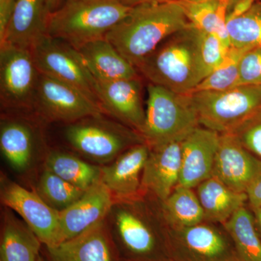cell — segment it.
Returning a JSON list of instances; mask_svg holds the SVG:
<instances>
[{
  "mask_svg": "<svg viewBox=\"0 0 261 261\" xmlns=\"http://www.w3.org/2000/svg\"><path fill=\"white\" fill-rule=\"evenodd\" d=\"M163 214L171 228L189 227L205 221L195 189L178 185L162 202Z\"/></svg>",
  "mask_w": 261,
  "mask_h": 261,
  "instance_id": "obj_28",
  "label": "cell"
},
{
  "mask_svg": "<svg viewBox=\"0 0 261 261\" xmlns=\"http://www.w3.org/2000/svg\"><path fill=\"white\" fill-rule=\"evenodd\" d=\"M47 261H120L106 220L63 243L44 246Z\"/></svg>",
  "mask_w": 261,
  "mask_h": 261,
  "instance_id": "obj_17",
  "label": "cell"
},
{
  "mask_svg": "<svg viewBox=\"0 0 261 261\" xmlns=\"http://www.w3.org/2000/svg\"><path fill=\"white\" fill-rule=\"evenodd\" d=\"M0 149L10 167L18 173L27 172L35 159V137L32 127L20 119L2 121Z\"/></svg>",
  "mask_w": 261,
  "mask_h": 261,
  "instance_id": "obj_23",
  "label": "cell"
},
{
  "mask_svg": "<svg viewBox=\"0 0 261 261\" xmlns=\"http://www.w3.org/2000/svg\"><path fill=\"white\" fill-rule=\"evenodd\" d=\"M140 77L99 82L95 80L98 101L106 115L141 135L145 121Z\"/></svg>",
  "mask_w": 261,
  "mask_h": 261,
  "instance_id": "obj_14",
  "label": "cell"
},
{
  "mask_svg": "<svg viewBox=\"0 0 261 261\" xmlns=\"http://www.w3.org/2000/svg\"><path fill=\"white\" fill-rule=\"evenodd\" d=\"M64 136L75 153L100 166L112 162L130 147L145 142L140 133L116 120L108 119L105 114L66 124Z\"/></svg>",
  "mask_w": 261,
  "mask_h": 261,
  "instance_id": "obj_5",
  "label": "cell"
},
{
  "mask_svg": "<svg viewBox=\"0 0 261 261\" xmlns=\"http://www.w3.org/2000/svg\"><path fill=\"white\" fill-rule=\"evenodd\" d=\"M85 191L45 168L39 176L35 189L37 195L58 212L73 205Z\"/></svg>",
  "mask_w": 261,
  "mask_h": 261,
  "instance_id": "obj_29",
  "label": "cell"
},
{
  "mask_svg": "<svg viewBox=\"0 0 261 261\" xmlns=\"http://www.w3.org/2000/svg\"><path fill=\"white\" fill-rule=\"evenodd\" d=\"M250 153L261 161V111L230 132Z\"/></svg>",
  "mask_w": 261,
  "mask_h": 261,
  "instance_id": "obj_33",
  "label": "cell"
},
{
  "mask_svg": "<svg viewBox=\"0 0 261 261\" xmlns=\"http://www.w3.org/2000/svg\"><path fill=\"white\" fill-rule=\"evenodd\" d=\"M180 2H185V3H198V2L206 1V0H178Z\"/></svg>",
  "mask_w": 261,
  "mask_h": 261,
  "instance_id": "obj_41",
  "label": "cell"
},
{
  "mask_svg": "<svg viewBox=\"0 0 261 261\" xmlns=\"http://www.w3.org/2000/svg\"><path fill=\"white\" fill-rule=\"evenodd\" d=\"M231 47L248 49L261 47V0L246 13L226 21Z\"/></svg>",
  "mask_w": 261,
  "mask_h": 261,
  "instance_id": "obj_30",
  "label": "cell"
},
{
  "mask_svg": "<svg viewBox=\"0 0 261 261\" xmlns=\"http://www.w3.org/2000/svg\"><path fill=\"white\" fill-rule=\"evenodd\" d=\"M0 261H38L43 243L13 211L4 207L2 216Z\"/></svg>",
  "mask_w": 261,
  "mask_h": 261,
  "instance_id": "obj_22",
  "label": "cell"
},
{
  "mask_svg": "<svg viewBox=\"0 0 261 261\" xmlns=\"http://www.w3.org/2000/svg\"><path fill=\"white\" fill-rule=\"evenodd\" d=\"M34 110L44 121L65 124L106 114L102 107L80 89L39 73Z\"/></svg>",
  "mask_w": 261,
  "mask_h": 261,
  "instance_id": "obj_10",
  "label": "cell"
},
{
  "mask_svg": "<svg viewBox=\"0 0 261 261\" xmlns=\"http://www.w3.org/2000/svg\"><path fill=\"white\" fill-rule=\"evenodd\" d=\"M172 261H239L232 241L221 224L203 221L189 227L169 226Z\"/></svg>",
  "mask_w": 261,
  "mask_h": 261,
  "instance_id": "obj_8",
  "label": "cell"
},
{
  "mask_svg": "<svg viewBox=\"0 0 261 261\" xmlns=\"http://www.w3.org/2000/svg\"><path fill=\"white\" fill-rule=\"evenodd\" d=\"M38 261H44V260L42 258V257L41 256L40 258H39V260Z\"/></svg>",
  "mask_w": 261,
  "mask_h": 261,
  "instance_id": "obj_42",
  "label": "cell"
},
{
  "mask_svg": "<svg viewBox=\"0 0 261 261\" xmlns=\"http://www.w3.org/2000/svg\"><path fill=\"white\" fill-rule=\"evenodd\" d=\"M182 141H174L150 152L142 177V191L164 201L179 183Z\"/></svg>",
  "mask_w": 261,
  "mask_h": 261,
  "instance_id": "obj_18",
  "label": "cell"
},
{
  "mask_svg": "<svg viewBox=\"0 0 261 261\" xmlns=\"http://www.w3.org/2000/svg\"><path fill=\"white\" fill-rule=\"evenodd\" d=\"M261 169V161L243 147L231 134L220 135L212 176L234 191L246 193Z\"/></svg>",
  "mask_w": 261,
  "mask_h": 261,
  "instance_id": "obj_15",
  "label": "cell"
},
{
  "mask_svg": "<svg viewBox=\"0 0 261 261\" xmlns=\"http://www.w3.org/2000/svg\"><path fill=\"white\" fill-rule=\"evenodd\" d=\"M220 135L199 126L181 142V186L195 189L212 176Z\"/></svg>",
  "mask_w": 261,
  "mask_h": 261,
  "instance_id": "obj_16",
  "label": "cell"
},
{
  "mask_svg": "<svg viewBox=\"0 0 261 261\" xmlns=\"http://www.w3.org/2000/svg\"><path fill=\"white\" fill-rule=\"evenodd\" d=\"M250 210L253 214L255 227L261 240V208H250Z\"/></svg>",
  "mask_w": 261,
  "mask_h": 261,
  "instance_id": "obj_38",
  "label": "cell"
},
{
  "mask_svg": "<svg viewBox=\"0 0 261 261\" xmlns=\"http://www.w3.org/2000/svg\"><path fill=\"white\" fill-rule=\"evenodd\" d=\"M201 126L219 135L230 133L261 111V87L240 85L221 92L190 94Z\"/></svg>",
  "mask_w": 261,
  "mask_h": 261,
  "instance_id": "obj_7",
  "label": "cell"
},
{
  "mask_svg": "<svg viewBox=\"0 0 261 261\" xmlns=\"http://www.w3.org/2000/svg\"><path fill=\"white\" fill-rule=\"evenodd\" d=\"M150 147L142 143L127 149L116 159L101 166L102 183L115 199L128 198L142 192V177Z\"/></svg>",
  "mask_w": 261,
  "mask_h": 261,
  "instance_id": "obj_19",
  "label": "cell"
},
{
  "mask_svg": "<svg viewBox=\"0 0 261 261\" xmlns=\"http://www.w3.org/2000/svg\"><path fill=\"white\" fill-rule=\"evenodd\" d=\"M48 13H51L58 9L65 3V0H44Z\"/></svg>",
  "mask_w": 261,
  "mask_h": 261,
  "instance_id": "obj_39",
  "label": "cell"
},
{
  "mask_svg": "<svg viewBox=\"0 0 261 261\" xmlns=\"http://www.w3.org/2000/svg\"><path fill=\"white\" fill-rule=\"evenodd\" d=\"M39 72L29 49L0 46L2 105L16 111L34 108Z\"/></svg>",
  "mask_w": 261,
  "mask_h": 261,
  "instance_id": "obj_11",
  "label": "cell"
},
{
  "mask_svg": "<svg viewBox=\"0 0 261 261\" xmlns=\"http://www.w3.org/2000/svg\"><path fill=\"white\" fill-rule=\"evenodd\" d=\"M44 162V168L84 190L101 178V166L86 161L78 154L51 150L46 154Z\"/></svg>",
  "mask_w": 261,
  "mask_h": 261,
  "instance_id": "obj_25",
  "label": "cell"
},
{
  "mask_svg": "<svg viewBox=\"0 0 261 261\" xmlns=\"http://www.w3.org/2000/svg\"><path fill=\"white\" fill-rule=\"evenodd\" d=\"M240 85L261 87V47L247 49L239 62Z\"/></svg>",
  "mask_w": 261,
  "mask_h": 261,
  "instance_id": "obj_34",
  "label": "cell"
},
{
  "mask_svg": "<svg viewBox=\"0 0 261 261\" xmlns=\"http://www.w3.org/2000/svg\"><path fill=\"white\" fill-rule=\"evenodd\" d=\"M114 201L101 180L89 187L73 205L59 212L56 244L74 238L106 220Z\"/></svg>",
  "mask_w": 261,
  "mask_h": 261,
  "instance_id": "obj_13",
  "label": "cell"
},
{
  "mask_svg": "<svg viewBox=\"0 0 261 261\" xmlns=\"http://www.w3.org/2000/svg\"><path fill=\"white\" fill-rule=\"evenodd\" d=\"M120 261H127V260H122V259H120Z\"/></svg>",
  "mask_w": 261,
  "mask_h": 261,
  "instance_id": "obj_43",
  "label": "cell"
},
{
  "mask_svg": "<svg viewBox=\"0 0 261 261\" xmlns=\"http://www.w3.org/2000/svg\"><path fill=\"white\" fill-rule=\"evenodd\" d=\"M145 121L141 135L151 149L182 141L199 126L190 94H180L161 86L147 85Z\"/></svg>",
  "mask_w": 261,
  "mask_h": 261,
  "instance_id": "obj_6",
  "label": "cell"
},
{
  "mask_svg": "<svg viewBox=\"0 0 261 261\" xmlns=\"http://www.w3.org/2000/svg\"><path fill=\"white\" fill-rule=\"evenodd\" d=\"M228 50L214 34L200 32V59L205 78L224 63Z\"/></svg>",
  "mask_w": 261,
  "mask_h": 261,
  "instance_id": "obj_32",
  "label": "cell"
},
{
  "mask_svg": "<svg viewBox=\"0 0 261 261\" xmlns=\"http://www.w3.org/2000/svg\"><path fill=\"white\" fill-rule=\"evenodd\" d=\"M30 51L39 73L73 86L99 105L95 80L76 49L45 35L34 44Z\"/></svg>",
  "mask_w": 261,
  "mask_h": 261,
  "instance_id": "obj_9",
  "label": "cell"
},
{
  "mask_svg": "<svg viewBox=\"0 0 261 261\" xmlns=\"http://www.w3.org/2000/svg\"><path fill=\"white\" fill-rule=\"evenodd\" d=\"M190 25L178 0L145 3L132 7L106 39L137 68L165 39Z\"/></svg>",
  "mask_w": 261,
  "mask_h": 261,
  "instance_id": "obj_2",
  "label": "cell"
},
{
  "mask_svg": "<svg viewBox=\"0 0 261 261\" xmlns=\"http://www.w3.org/2000/svg\"><path fill=\"white\" fill-rule=\"evenodd\" d=\"M222 226L232 241L239 261H261V240L250 208L243 206Z\"/></svg>",
  "mask_w": 261,
  "mask_h": 261,
  "instance_id": "obj_27",
  "label": "cell"
},
{
  "mask_svg": "<svg viewBox=\"0 0 261 261\" xmlns=\"http://www.w3.org/2000/svg\"><path fill=\"white\" fill-rule=\"evenodd\" d=\"M240 1H243V0H228L227 13L228 11H229L231 9V8H233V6H234L235 5L237 4V3H238Z\"/></svg>",
  "mask_w": 261,
  "mask_h": 261,
  "instance_id": "obj_40",
  "label": "cell"
},
{
  "mask_svg": "<svg viewBox=\"0 0 261 261\" xmlns=\"http://www.w3.org/2000/svg\"><path fill=\"white\" fill-rule=\"evenodd\" d=\"M246 195L250 208H261V169L247 188Z\"/></svg>",
  "mask_w": 261,
  "mask_h": 261,
  "instance_id": "obj_35",
  "label": "cell"
},
{
  "mask_svg": "<svg viewBox=\"0 0 261 261\" xmlns=\"http://www.w3.org/2000/svg\"><path fill=\"white\" fill-rule=\"evenodd\" d=\"M198 29L190 23L174 33L137 67L149 83L180 94H190L205 79Z\"/></svg>",
  "mask_w": 261,
  "mask_h": 261,
  "instance_id": "obj_3",
  "label": "cell"
},
{
  "mask_svg": "<svg viewBox=\"0 0 261 261\" xmlns=\"http://www.w3.org/2000/svg\"><path fill=\"white\" fill-rule=\"evenodd\" d=\"M180 3L193 27L200 32L214 34L226 49L231 47L226 27L228 0Z\"/></svg>",
  "mask_w": 261,
  "mask_h": 261,
  "instance_id": "obj_26",
  "label": "cell"
},
{
  "mask_svg": "<svg viewBox=\"0 0 261 261\" xmlns=\"http://www.w3.org/2000/svg\"><path fill=\"white\" fill-rule=\"evenodd\" d=\"M0 199L4 207L18 214L42 241L44 246L56 245L59 228V212L37 195L10 179L0 178Z\"/></svg>",
  "mask_w": 261,
  "mask_h": 261,
  "instance_id": "obj_12",
  "label": "cell"
},
{
  "mask_svg": "<svg viewBox=\"0 0 261 261\" xmlns=\"http://www.w3.org/2000/svg\"><path fill=\"white\" fill-rule=\"evenodd\" d=\"M247 50V49L230 47L224 63L214 70L211 74L205 77L191 93L204 91L221 92L240 86L239 62L243 53Z\"/></svg>",
  "mask_w": 261,
  "mask_h": 261,
  "instance_id": "obj_31",
  "label": "cell"
},
{
  "mask_svg": "<svg viewBox=\"0 0 261 261\" xmlns=\"http://www.w3.org/2000/svg\"><path fill=\"white\" fill-rule=\"evenodd\" d=\"M122 4L126 5V6L132 7L137 6V5L145 4V3H160V2L175 1V0H118Z\"/></svg>",
  "mask_w": 261,
  "mask_h": 261,
  "instance_id": "obj_37",
  "label": "cell"
},
{
  "mask_svg": "<svg viewBox=\"0 0 261 261\" xmlns=\"http://www.w3.org/2000/svg\"><path fill=\"white\" fill-rule=\"evenodd\" d=\"M132 8L118 0H65L48 15L47 35L78 49L106 38Z\"/></svg>",
  "mask_w": 261,
  "mask_h": 261,
  "instance_id": "obj_4",
  "label": "cell"
},
{
  "mask_svg": "<svg viewBox=\"0 0 261 261\" xmlns=\"http://www.w3.org/2000/svg\"><path fill=\"white\" fill-rule=\"evenodd\" d=\"M120 258L127 261H172L162 201L147 192L115 199L106 219Z\"/></svg>",
  "mask_w": 261,
  "mask_h": 261,
  "instance_id": "obj_1",
  "label": "cell"
},
{
  "mask_svg": "<svg viewBox=\"0 0 261 261\" xmlns=\"http://www.w3.org/2000/svg\"><path fill=\"white\" fill-rule=\"evenodd\" d=\"M76 50L94 80L111 82L140 77L135 67L106 38L89 42Z\"/></svg>",
  "mask_w": 261,
  "mask_h": 261,
  "instance_id": "obj_21",
  "label": "cell"
},
{
  "mask_svg": "<svg viewBox=\"0 0 261 261\" xmlns=\"http://www.w3.org/2000/svg\"><path fill=\"white\" fill-rule=\"evenodd\" d=\"M195 190L207 222L223 225L247 203L246 193L231 190L214 176L202 181Z\"/></svg>",
  "mask_w": 261,
  "mask_h": 261,
  "instance_id": "obj_24",
  "label": "cell"
},
{
  "mask_svg": "<svg viewBox=\"0 0 261 261\" xmlns=\"http://www.w3.org/2000/svg\"><path fill=\"white\" fill-rule=\"evenodd\" d=\"M17 0H0V40L5 33L14 12Z\"/></svg>",
  "mask_w": 261,
  "mask_h": 261,
  "instance_id": "obj_36",
  "label": "cell"
},
{
  "mask_svg": "<svg viewBox=\"0 0 261 261\" xmlns=\"http://www.w3.org/2000/svg\"><path fill=\"white\" fill-rule=\"evenodd\" d=\"M48 13L44 0H17L0 46H15L30 50L39 39L47 35Z\"/></svg>",
  "mask_w": 261,
  "mask_h": 261,
  "instance_id": "obj_20",
  "label": "cell"
}]
</instances>
